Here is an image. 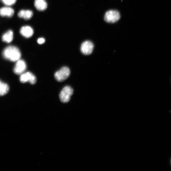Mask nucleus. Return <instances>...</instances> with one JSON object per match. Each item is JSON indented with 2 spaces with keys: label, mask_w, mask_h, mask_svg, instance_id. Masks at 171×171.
Instances as JSON below:
<instances>
[{
  "label": "nucleus",
  "mask_w": 171,
  "mask_h": 171,
  "mask_svg": "<svg viewBox=\"0 0 171 171\" xmlns=\"http://www.w3.org/2000/svg\"><path fill=\"white\" fill-rule=\"evenodd\" d=\"M3 56L6 59L12 62H17L20 59L21 54L17 47L9 46L4 49Z\"/></svg>",
  "instance_id": "1"
},
{
  "label": "nucleus",
  "mask_w": 171,
  "mask_h": 171,
  "mask_svg": "<svg viewBox=\"0 0 171 171\" xmlns=\"http://www.w3.org/2000/svg\"><path fill=\"white\" fill-rule=\"evenodd\" d=\"M70 71L69 68L67 67L62 68L56 72L55 78L59 82H63L66 80L70 76Z\"/></svg>",
  "instance_id": "2"
},
{
  "label": "nucleus",
  "mask_w": 171,
  "mask_h": 171,
  "mask_svg": "<svg viewBox=\"0 0 171 171\" xmlns=\"http://www.w3.org/2000/svg\"><path fill=\"white\" fill-rule=\"evenodd\" d=\"M73 93L74 90L71 87L69 86L64 87L60 94L59 97L61 101L63 103L69 102Z\"/></svg>",
  "instance_id": "3"
},
{
  "label": "nucleus",
  "mask_w": 171,
  "mask_h": 171,
  "mask_svg": "<svg viewBox=\"0 0 171 171\" xmlns=\"http://www.w3.org/2000/svg\"><path fill=\"white\" fill-rule=\"evenodd\" d=\"M120 17V13L118 11L111 10L106 13L104 20L108 23H113L118 21Z\"/></svg>",
  "instance_id": "4"
},
{
  "label": "nucleus",
  "mask_w": 171,
  "mask_h": 171,
  "mask_svg": "<svg viewBox=\"0 0 171 171\" xmlns=\"http://www.w3.org/2000/svg\"><path fill=\"white\" fill-rule=\"evenodd\" d=\"M20 81L22 83L29 82L32 84H34L36 83L37 79L32 73L28 72L24 73L20 75Z\"/></svg>",
  "instance_id": "5"
},
{
  "label": "nucleus",
  "mask_w": 171,
  "mask_h": 171,
  "mask_svg": "<svg viewBox=\"0 0 171 171\" xmlns=\"http://www.w3.org/2000/svg\"><path fill=\"white\" fill-rule=\"evenodd\" d=\"M93 48V44L91 42L86 41L83 42L82 44L81 51L84 55H89L92 53Z\"/></svg>",
  "instance_id": "6"
},
{
  "label": "nucleus",
  "mask_w": 171,
  "mask_h": 171,
  "mask_svg": "<svg viewBox=\"0 0 171 171\" xmlns=\"http://www.w3.org/2000/svg\"><path fill=\"white\" fill-rule=\"evenodd\" d=\"M17 62L14 68V72L16 74L21 75L26 70L27 64L25 61L20 59Z\"/></svg>",
  "instance_id": "7"
},
{
  "label": "nucleus",
  "mask_w": 171,
  "mask_h": 171,
  "mask_svg": "<svg viewBox=\"0 0 171 171\" xmlns=\"http://www.w3.org/2000/svg\"><path fill=\"white\" fill-rule=\"evenodd\" d=\"M20 32L23 36L28 38L32 37L34 34L33 29L28 26L23 27L21 28Z\"/></svg>",
  "instance_id": "8"
},
{
  "label": "nucleus",
  "mask_w": 171,
  "mask_h": 171,
  "mask_svg": "<svg viewBox=\"0 0 171 171\" xmlns=\"http://www.w3.org/2000/svg\"><path fill=\"white\" fill-rule=\"evenodd\" d=\"M14 10L11 8L5 7L0 9V15L3 17H11L14 15Z\"/></svg>",
  "instance_id": "9"
},
{
  "label": "nucleus",
  "mask_w": 171,
  "mask_h": 171,
  "mask_svg": "<svg viewBox=\"0 0 171 171\" xmlns=\"http://www.w3.org/2000/svg\"><path fill=\"white\" fill-rule=\"evenodd\" d=\"M33 12L30 10H21L18 13V16L21 18L28 20L30 19L33 16Z\"/></svg>",
  "instance_id": "10"
},
{
  "label": "nucleus",
  "mask_w": 171,
  "mask_h": 171,
  "mask_svg": "<svg viewBox=\"0 0 171 171\" xmlns=\"http://www.w3.org/2000/svg\"><path fill=\"white\" fill-rule=\"evenodd\" d=\"M35 6L39 11H43L46 9L47 4L45 0H35Z\"/></svg>",
  "instance_id": "11"
},
{
  "label": "nucleus",
  "mask_w": 171,
  "mask_h": 171,
  "mask_svg": "<svg viewBox=\"0 0 171 171\" xmlns=\"http://www.w3.org/2000/svg\"><path fill=\"white\" fill-rule=\"evenodd\" d=\"M13 33L12 30H10L5 33L3 36V41L9 43L12 42L13 39Z\"/></svg>",
  "instance_id": "12"
},
{
  "label": "nucleus",
  "mask_w": 171,
  "mask_h": 171,
  "mask_svg": "<svg viewBox=\"0 0 171 171\" xmlns=\"http://www.w3.org/2000/svg\"><path fill=\"white\" fill-rule=\"evenodd\" d=\"M9 90V86L0 80V96H3L6 94Z\"/></svg>",
  "instance_id": "13"
},
{
  "label": "nucleus",
  "mask_w": 171,
  "mask_h": 171,
  "mask_svg": "<svg viewBox=\"0 0 171 171\" xmlns=\"http://www.w3.org/2000/svg\"><path fill=\"white\" fill-rule=\"evenodd\" d=\"M2 1L6 5L10 6L14 4L17 0H2Z\"/></svg>",
  "instance_id": "14"
},
{
  "label": "nucleus",
  "mask_w": 171,
  "mask_h": 171,
  "mask_svg": "<svg viewBox=\"0 0 171 171\" xmlns=\"http://www.w3.org/2000/svg\"><path fill=\"white\" fill-rule=\"evenodd\" d=\"M45 42V39L43 38H40L37 40L38 43L40 44H43Z\"/></svg>",
  "instance_id": "15"
}]
</instances>
